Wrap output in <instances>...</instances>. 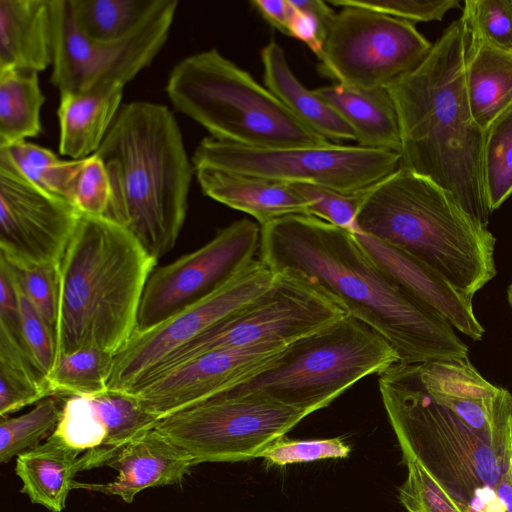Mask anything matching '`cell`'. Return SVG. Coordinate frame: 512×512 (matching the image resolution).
<instances>
[{
	"label": "cell",
	"instance_id": "obj_40",
	"mask_svg": "<svg viewBox=\"0 0 512 512\" xmlns=\"http://www.w3.org/2000/svg\"><path fill=\"white\" fill-rule=\"evenodd\" d=\"M17 291L24 345L35 366L46 378L57 360L55 330L18 287Z\"/></svg>",
	"mask_w": 512,
	"mask_h": 512
},
{
	"label": "cell",
	"instance_id": "obj_12",
	"mask_svg": "<svg viewBox=\"0 0 512 512\" xmlns=\"http://www.w3.org/2000/svg\"><path fill=\"white\" fill-rule=\"evenodd\" d=\"M432 45L409 21L343 6L326 30L318 58L321 71L337 83L370 90L416 68Z\"/></svg>",
	"mask_w": 512,
	"mask_h": 512
},
{
	"label": "cell",
	"instance_id": "obj_22",
	"mask_svg": "<svg viewBox=\"0 0 512 512\" xmlns=\"http://www.w3.org/2000/svg\"><path fill=\"white\" fill-rule=\"evenodd\" d=\"M51 0H0V70L52 65Z\"/></svg>",
	"mask_w": 512,
	"mask_h": 512
},
{
	"label": "cell",
	"instance_id": "obj_34",
	"mask_svg": "<svg viewBox=\"0 0 512 512\" xmlns=\"http://www.w3.org/2000/svg\"><path fill=\"white\" fill-rule=\"evenodd\" d=\"M62 396H49L29 412L1 418L0 463L5 464L47 439L55 430L64 403Z\"/></svg>",
	"mask_w": 512,
	"mask_h": 512
},
{
	"label": "cell",
	"instance_id": "obj_23",
	"mask_svg": "<svg viewBox=\"0 0 512 512\" xmlns=\"http://www.w3.org/2000/svg\"><path fill=\"white\" fill-rule=\"evenodd\" d=\"M313 90L350 126L357 145L400 153L398 115L386 86L361 90L336 83Z\"/></svg>",
	"mask_w": 512,
	"mask_h": 512
},
{
	"label": "cell",
	"instance_id": "obj_20",
	"mask_svg": "<svg viewBox=\"0 0 512 512\" xmlns=\"http://www.w3.org/2000/svg\"><path fill=\"white\" fill-rule=\"evenodd\" d=\"M195 175L206 196L249 214L260 227L288 215H309L288 183L206 166L196 167Z\"/></svg>",
	"mask_w": 512,
	"mask_h": 512
},
{
	"label": "cell",
	"instance_id": "obj_28",
	"mask_svg": "<svg viewBox=\"0 0 512 512\" xmlns=\"http://www.w3.org/2000/svg\"><path fill=\"white\" fill-rule=\"evenodd\" d=\"M53 434L82 454V472L106 466L111 459L109 428L94 396L65 397Z\"/></svg>",
	"mask_w": 512,
	"mask_h": 512
},
{
	"label": "cell",
	"instance_id": "obj_14",
	"mask_svg": "<svg viewBox=\"0 0 512 512\" xmlns=\"http://www.w3.org/2000/svg\"><path fill=\"white\" fill-rule=\"evenodd\" d=\"M277 274L252 260L219 288L146 331L115 355L108 392L127 393L172 351L267 292Z\"/></svg>",
	"mask_w": 512,
	"mask_h": 512
},
{
	"label": "cell",
	"instance_id": "obj_38",
	"mask_svg": "<svg viewBox=\"0 0 512 512\" xmlns=\"http://www.w3.org/2000/svg\"><path fill=\"white\" fill-rule=\"evenodd\" d=\"M351 448L341 438L297 440L281 437L270 444L259 458L269 465L286 466L323 459H344Z\"/></svg>",
	"mask_w": 512,
	"mask_h": 512
},
{
	"label": "cell",
	"instance_id": "obj_44",
	"mask_svg": "<svg viewBox=\"0 0 512 512\" xmlns=\"http://www.w3.org/2000/svg\"><path fill=\"white\" fill-rule=\"evenodd\" d=\"M250 3L270 25L290 36L293 7L289 0H253Z\"/></svg>",
	"mask_w": 512,
	"mask_h": 512
},
{
	"label": "cell",
	"instance_id": "obj_36",
	"mask_svg": "<svg viewBox=\"0 0 512 512\" xmlns=\"http://www.w3.org/2000/svg\"><path fill=\"white\" fill-rule=\"evenodd\" d=\"M407 477L398 488V499L407 512H461L447 492L413 458H402Z\"/></svg>",
	"mask_w": 512,
	"mask_h": 512
},
{
	"label": "cell",
	"instance_id": "obj_7",
	"mask_svg": "<svg viewBox=\"0 0 512 512\" xmlns=\"http://www.w3.org/2000/svg\"><path fill=\"white\" fill-rule=\"evenodd\" d=\"M165 90L175 109L221 141L259 148L330 142L216 48L180 60Z\"/></svg>",
	"mask_w": 512,
	"mask_h": 512
},
{
	"label": "cell",
	"instance_id": "obj_15",
	"mask_svg": "<svg viewBox=\"0 0 512 512\" xmlns=\"http://www.w3.org/2000/svg\"><path fill=\"white\" fill-rule=\"evenodd\" d=\"M260 236L257 223L237 220L197 250L154 269L143 292L135 333L157 326L227 282L254 260Z\"/></svg>",
	"mask_w": 512,
	"mask_h": 512
},
{
	"label": "cell",
	"instance_id": "obj_10",
	"mask_svg": "<svg viewBox=\"0 0 512 512\" xmlns=\"http://www.w3.org/2000/svg\"><path fill=\"white\" fill-rule=\"evenodd\" d=\"M307 410L256 394H217L158 421L155 430L184 450L195 465L259 458Z\"/></svg>",
	"mask_w": 512,
	"mask_h": 512
},
{
	"label": "cell",
	"instance_id": "obj_26",
	"mask_svg": "<svg viewBox=\"0 0 512 512\" xmlns=\"http://www.w3.org/2000/svg\"><path fill=\"white\" fill-rule=\"evenodd\" d=\"M464 73L471 114L485 131L512 105V54L469 37Z\"/></svg>",
	"mask_w": 512,
	"mask_h": 512
},
{
	"label": "cell",
	"instance_id": "obj_41",
	"mask_svg": "<svg viewBox=\"0 0 512 512\" xmlns=\"http://www.w3.org/2000/svg\"><path fill=\"white\" fill-rule=\"evenodd\" d=\"M110 197V180L101 158L96 153L83 158L73 184L70 203L81 214L104 216Z\"/></svg>",
	"mask_w": 512,
	"mask_h": 512
},
{
	"label": "cell",
	"instance_id": "obj_27",
	"mask_svg": "<svg viewBox=\"0 0 512 512\" xmlns=\"http://www.w3.org/2000/svg\"><path fill=\"white\" fill-rule=\"evenodd\" d=\"M44 102L37 71L0 70V148L26 141L41 132Z\"/></svg>",
	"mask_w": 512,
	"mask_h": 512
},
{
	"label": "cell",
	"instance_id": "obj_8",
	"mask_svg": "<svg viewBox=\"0 0 512 512\" xmlns=\"http://www.w3.org/2000/svg\"><path fill=\"white\" fill-rule=\"evenodd\" d=\"M398 362L384 337L346 315L290 343L264 371L222 393L256 394L313 413Z\"/></svg>",
	"mask_w": 512,
	"mask_h": 512
},
{
	"label": "cell",
	"instance_id": "obj_13",
	"mask_svg": "<svg viewBox=\"0 0 512 512\" xmlns=\"http://www.w3.org/2000/svg\"><path fill=\"white\" fill-rule=\"evenodd\" d=\"M178 0L160 7L126 35L95 41L76 26L68 0H51V82L59 92H81L100 82L126 85L149 66L168 39Z\"/></svg>",
	"mask_w": 512,
	"mask_h": 512
},
{
	"label": "cell",
	"instance_id": "obj_24",
	"mask_svg": "<svg viewBox=\"0 0 512 512\" xmlns=\"http://www.w3.org/2000/svg\"><path fill=\"white\" fill-rule=\"evenodd\" d=\"M81 455L52 433L44 442L16 457L15 472L22 482L20 492L33 504L62 512L74 478L82 472Z\"/></svg>",
	"mask_w": 512,
	"mask_h": 512
},
{
	"label": "cell",
	"instance_id": "obj_32",
	"mask_svg": "<svg viewBox=\"0 0 512 512\" xmlns=\"http://www.w3.org/2000/svg\"><path fill=\"white\" fill-rule=\"evenodd\" d=\"M0 151L33 185L70 202L82 159L62 160L51 150L28 141L0 148Z\"/></svg>",
	"mask_w": 512,
	"mask_h": 512
},
{
	"label": "cell",
	"instance_id": "obj_43",
	"mask_svg": "<svg viewBox=\"0 0 512 512\" xmlns=\"http://www.w3.org/2000/svg\"><path fill=\"white\" fill-rule=\"evenodd\" d=\"M290 36L303 41L317 56L319 55L324 31L314 17L295 7L291 18Z\"/></svg>",
	"mask_w": 512,
	"mask_h": 512
},
{
	"label": "cell",
	"instance_id": "obj_17",
	"mask_svg": "<svg viewBox=\"0 0 512 512\" xmlns=\"http://www.w3.org/2000/svg\"><path fill=\"white\" fill-rule=\"evenodd\" d=\"M288 345L268 342L212 351L151 376L125 394L160 420L258 375Z\"/></svg>",
	"mask_w": 512,
	"mask_h": 512
},
{
	"label": "cell",
	"instance_id": "obj_16",
	"mask_svg": "<svg viewBox=\"0 0 512 512\" xmlns=\"http://www.w3.org/2000/svg\"><path fill=\"white\" fill-rule=\"evenodd\" d=\"M81 213L24 178L0 151V257L19 268L59 266Z\"/></svg>",
	"mask_w": 512,
	"mask_h": 512
},
{
	"label": "cell",
	"instance_id": "obj_30",
	"mask_svg": "<svg viewBox=\"0 0 512 512\" xmlns=\"http://www.w3.org/2000/svg\"><path fill=\"white\" fill-rule=\"evenodd\" d=\"M76 26L95 41L120 38L154 13L163 0H68Z\"/></svg>",
	"mask_w": 512,
	"mask_h": 512
},
{
	"label": "cell",
	"instance_id": "obj_2",
	"mask_svg": "<svg viewBox=\"0 0 512 512\" xmlns=\"http://www.w3.org/2000/svg\"><path fill=\"white\" fill-rule=\"evenodd\" d=\"M444 362H398L379 373L402 458L416 459L461 512H512L510 428L470 427L451 403Z\"/></svg>",
	"mask_w": 512,
	"mask_h": 512
},
{
	"label": "cell",
	"instance_id": "obj_5",
	"mask_svg": "<svg viewBox=\"0 0 512 512\" xmlns=\"http://www.w3.org/2000/svg\"><path fill=\"white\" fill-rule=\"evenodd\" d=\"M156 264L126 229L81 214L59 264L57 359L84 348L118 354L135 333Z\"/></svg>",
	"mask_w": 512,
	"mask_h": 512
},
{
	"label": "cell",
	"instance_id": "obj_39",
	"mask_svg": "<svg viewBox=\"0 0 512 512\" xmlns=\"http://www.w3.org/2000/svg\"><path fill=\"white\" fill-rule=\"evenodd\" d=\"M7 263L19 290L55 330L59 312V266L19 268Z\"/></svg>",
	"mask_w": 512,
	"mask_h": 512
},
{
	"label": "cell",
	"instance_id": "obj_29",
	"mask_svg": "<svg viewBox=\"0 0 512 512\" xmlns=\"http://www.w3.org/2000/svg\"><path fill=\"white\" fill-rule=\"evenodd\" d=\"M52 396L24 345L0 329V417Z\"/></svg>",
	"mask_w": 512,
	"mask_h": 512
},
{
	"label": "cell",
	"instance_id": "obj_45",
	"mask_svg": "<svg viewBox=\"0 0 512 512\" xmlns=\"http://www.w3.org/2000/svg\"><path fill=\"white\" fill-rule=\"evenodd\" d=\"M291 5L296 9L306 12L312 17H314L321 28L324 31V35L326 30L331 23L335 12L327 5L326 2L321 0H289Z\"/></svg>",
	"mask_w": 512,
	"mask_h": 512
},
{
	"label": "cell",
	"instance_id": "obj_3",
	"mask_svg": "<svg viewBox=\"0 0 512 512\" xmlns=\"http://www.w3.org/2000/svg\"><path fill=\"white\" fill-rule=\"evenodd\" d=\"M468 41L461 16L416 68L386 87L400 126L399 167L451 192L478 225L488 228L492 212L483 183L485 131L471 114L465 85Z\"/></svg>",
	"mask_w": 512,
	"mask_h": 512
},
{
	"label": "cell",
	"instance_id": "obj_9",
	"mask_svg": "<svg viewBox=\"0 0 512 512\" xmlns=\"http://www.w3.org/2000/svg\"><path fill=\"white\" fill-rule=\"evenodd\" d=\"M194 168L206 166L274 181L311 184L355 194L399 168L400 154L360 145L259 148L213 137L201 140Z\"/></svg>",
	"mask_w": 512,
	"mask_h": 512
},
{
	"label": "cell",
	"instance_id": "obj_31",
	"mask_svg": "<svg viewBox=\"0 0 512 512\" xmlns=\"http://www.w3.org/2000/svg\"><path fill=\"white\" fill-rule=\"evenodd\" d=\"M115 354L84 348L59 357L47 375L51 395L99 396L108 392Z\"/></svg>",
	"mask_w": 512,
	"mask_h": 512
},
{
	"label": "cell",
	"instance_id": "obj_46",
	"mask_svg": "<svg viewBox=\"0 0 512 512\" xmlns=\"http://www.w3.org/2000/svg\"><path fill=\"white\" fill-rule=\"evenodd\" d=\"M507 298H508V302L512 308V281L509 284L508 289H507Z\"/></svg>",
	"mask_w": 512,
	"mask_h": 512
},
{
	"label": "cell",
	"instance_id": "obj_37",
	"mask_svg": "<svg viewBox=\"0 0 512 512\" xmlns=\"http://www.w3.org/2000/svg\"><path fill=\"white\" fill-rule=\"evenodd\" d=\"M288 184L305 201L309 216L354 230L355 218L361 202V191L348 194L317 185Z\"/></svg>",
	"mask_w": 512,
	"mask_h": 512
},
{
	"label": "cell",
	"instance_id": "obj_42",
	"mask_svg": "<svg viewBox=\"0 0 512 512\" xmlns=\"http://www.w3.org/2000/svg\"><path fill=\"white\" fill-rule=\"evenodd\" d=\"M334 6H356L406 21L442 20L459 0H328Z\"/></svg>",
	"mask_w": 512,
	"mask_h": 512
},
{
	"label": "cell",
	"instance_id": "obj_11",
	"mask_svg": "<svg viewBox=\"0 0 512 512\" xmlns=\"http://www.w3.org/2000/svg\"><path fill=\"white\" fill-rule=\"evenodd\" d=\"M276 274V282L267 292L172 351L140 383L212 351L268 342L290 344L348 315L304 281Z\"/></svg>",
	"mask_w": 512,
	"mask_h": 512
},
{
	"label": "cell",
	"instance_id": "obj_1",
	"mask_svg": "<svg viewBox=\"0 0 512 512\" xmlns=\"http://www.w3.org/2000/svg\"><path fill=\"white\" fill-rule=\"evenodd\" d=\"M261 260L296 277L384 337L399 362L468 357V346L435 308L408 291L365 250L353 231L309 215L261 226Z\"/></svg>",
	"mask_w": 512,
	"mask_h": 512
},
{
	"label": "cell",
	"instance_id": "obj_21",
	"mask_svg": "<svg viewBox=\"0 0 512 512\" xmlns=\"http://www.w3.org/2000/svg\"><path fill=\"white\" fill-rule=\"evenodd\" d=\"M125 85L100 82L81 92H60L59 151L74 160L97 152L118 111Z\"/></svg>",
	"mask_w": 512,
	"mask_h": 512
},
{
	"label": "cell",
	"instance_id": "obj_33",
	"mask_svg": "<svg viewBox=\"0 0 512 512\" xmlns=\"http://www.w3.org/2000/svg\"><path fill=\"white\" fill-rule=\"evenodd\" d=\"M483 183L491 212L512 194V105L485 130Z\"/></svg>",
	"mask_w": 512,
	"mask_h": 512
},
{
	"label": "cell",
	"instance_id": "obj_6",
	"mask_svg": "<svg viewBox=\"0 0 512 512\" xmlns=\"http://www.w3.org/2000/svg\"><path fill=\"white\" fill-rule=\"evenodd\" d=\"M411 254L472 300L496 275V239L453 194L405 168L361 191L354 230Z\"/></svg>",
	"mask_w": 512,
	"mask_h": 512
},
{
	"label": "cell",
	"instance_id": "obj_19",
	"mask_svg": "<svg viewBox=\"0 0 512 512\" xmlns=\"http://www.w3.org/2000/svg\"><path fill=\"white\" fill-rule=\"evenodd\" d=\"M369 255L408 291L440 312L458 331L475 341L485 332L472 300L459 293L436 270L404 250L354 231Z\"/></svg>",
	"mask_w": 512,
	"mask_h": 512
},
{
	"label": "cell",
	"instance_id": "obj_4",
	"mask_svg": "<svg viewBox=\"0 0 512 512\" xmlns=\"http://www.w3.org/2000/svg\"><path fill=\"white\" fill-rule=\"evenodd\" d=\"M96 154L111 186L104 216L158 261L173 249L182 230L195 174L176 118L158 103H126Z\"/></svg>",
	"mask_w": 512,
	"mask_h": 512
},
{
	"label": "cell",
	"instance_id": "obj_18",
	"mask_svg": "<svg viewBox=\"0 0 512 512\" xmlns=\"http://www.w3.org/2000/svg\"><path fill=\"white\" fill-rule=\"evenodd\" d=\"M106 466L117 471L114 480L74 481L73 489L117 496L130 504L145 489L181 484L195 463L154 428L129 442Z\"/></svg>",
	"mask_w": 512,
	"mask_h": 512
},
{
	"label": "cell",
	"instance_id": "obj_25",
	"mask_svg": "<svg viewBox=\"0 0 512 512\" xmlns=\"http://www.w3.org/2000/svg\"><path fill=\"white\" fill-rule=\"evenodd\" d=\"M260 55L265 87L300 121L329 141L356 140L337 112L295 76L277 42L271 40Z\"/></svg>",
	"mask_w": 512,
	"mask_h": 512
},
{
	"label": "cell",
	"instance_id": "obj_35",
	"mask_svg": "<svg viewBox=\"0 0 512 512\" xmlns=\"http://www.w3.org/2000/svg\"><path fill=\"white\" fill-rule=\"evenodd\" d=\"M462 17L469 37L512 54V0H466Z\"/></svg>",
	"mask_w": 512,
	"mask_h": 512
}]
</instances>
